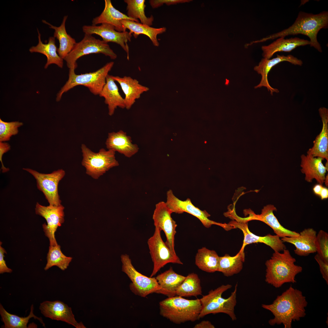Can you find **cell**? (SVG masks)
Listing matches in <instances>:
<instances>
[{"instance_id": "obj_1", "label": "cell", "mask_w": 328, "mask_h": 328, "mask_svg": "<svg viewBox=\"0 0 328 328\" xmlns=\"http://www.w3.org/2000/svg\"><path fill=\"white\" fill-rule=\"evenodd\" d=\"M306 297L301 291L291 286L281 295L277 296L270 304H263L262 307L270 311L274 316L268 321L271 326L283 324L285 328H291L292 321H298L306 315Z\"/></svg>"}, {"instance_id": "obj_2", "label": "cell", "mask_w": 328, "mask_h": 328, "mask_svg": "<svg viewBox=\"0 0 328 328\" xmlns=\"http://www.w3.org/2000/svg\"><path fill=\"white\" fill-rule=\"evenodd\" d=\"M328 27V11H323L316 14L301 11L299 13L293 24L288 28L264 38L257 41V42L280 37H285L289 35L302 34L309 38L310 46L313 47L321 53L322 49L317 41V34L320 29H326Z\"/></svg>"}, {"instance_id": "obj_3", "label": "cell", "mask_w": 328, "mask_h": 328, "mask_svg": "<svg viewBox=\"0 0 328 328\" xmlns=\"http://www.w3.org/2000/svg\"><path fill=\"white\" fill-rule=\"evenodd\" d=\"M296 261L286 249L282 253L274 251L265 263V282L276 288L285 283H296V276L302 272V268L295 264Z\"/></svg>"}, {"instance_id": "obj_4", "label": "cell", "mask_w": 328, "mask_h": 328, "mask_svg": "<svg viewBox=\"0 0 328 328\" xmlns=\"http://www.w3.org/2000/svg\"><path fill=\"white\" fill-rule=\"evenodd\" d=\"M159 306L161 316L178 324L199 320L202 308L200 299L189 300L178 296L161 301Z\"/></svg>"}, {"instance_id": "obj_5", "label": "cell", "mask_w": 328, "mask_h": 328, "mask_svg": "<svg viewBox=\"0 0 328 328\" xmlns=\"http://www.w3.org/2000/svg\"><path fill=\"white\" fill-rule=\"evenodd\" d=\"M237 283L234 290L226 299L223 298L222 295L232 288L231 284L222 285L214 290H211L208 294L203 296L200 299L202 308L199 318H203L209 314L223 313L228 315L232 320H236L234 310L237 304Z\"/></svg>"}, {"instance_id": "obj_6", "label": "cell", "mask_w": 328, "mask_h": 328, "mask_svg": "<svg viewBox=\"0 0 328 328\" xmlns=\"http://www.w3.org/2000/svg\"><path fill=\"white\" fill-rule=\"evenodd\" d=\"M114 64L113 62H110L95 72L79 75L75 73L74 69H70L68 79L57 93L56 101L60 100L64 93L80 85L87 87L94 94L99 95L106 84L107 77Z\"/></svg>"}, {"instance_id": "obj_7", "label": "cell", "mask_w": 328, "mask_h": 328, "mask_svg": "<svg viewBox=\"0 0 328 328\" xmlns=\"http://www.w3.org/2000/svg\"><path fill=\"white\" fill-rule=\"evenodd\" d=\"M81 148V164L85 168L86 173L94 179H98L110 169L119 165L115 158V152L112 150L102 148L95 152L83 144Z\"/></svg>"}, {"instance_id": "obj_8", "label": "cell", "mask_w": 328, "mask_h": 328, "mask_svg": "<svg viewBox=\"0 0 328 328\" xmlns=\"http://www.w3.org/2000/svg\"><path fill=\"white\" fill-rule=\"evenodd\" d=\"M101 53L111 59L117 58V55L110 48L108 43L96 39L92 35L85 34L83 39L76 43L72 50L64 58L70 69L77 67V60L81 57L91 53Z\"/></svg>"}, {"instance_id": "obj_9", "label": "cell", "mask_w": 328, "mask_h": 328, "mask_svg": "<svg viewBox=\"0 0 328 328\" xmlns=\"http://www.w3.org/2000/svg\"><path fill=\"white\" fill-rule=\"evenodd\" d=\"M122 263V271L125 273L132 282L129 285L131 290L134 294L143 297L156 293L159 289V285L155 277H148L138 272L132 264L127 254L121 256Z\"/></svg>"}, {"instance_id": "obj_10", "label": "cell", "mask_w": 328, "mask_h": 328, "mask_svg": "<svg viewBox=\"0 0 328 328\" xmlns=\"http://www.w3.org/2000/svg\"><path fill=\"white\" fill-rule=\"evenodd\" d=\"M161 230L155 226L153 235L147 241L149 253L153 264V267L150 277L155 275L159 271L169 263L182 265L183 262L176 254L170 250L161 237Z\"/></svg>"}, {"instance_id": "obj_11", "label": "cell", "mask_w": 328, "mask_h": 328, "mask_svg": "<svg viewBox=\"0 0 328 328\" xmlns=\"http://www.w3.org/2000/svg\"><path fill=\"white\" fill-rule=\"evenodd\" d=\"M166 205L173 213L181 214L184 212L189 213L197 218L204 227L209 228L213 225L220 226L226 231L234 229L229 224L216 222L208 218L210 215L206 210H202L195 206L192 203L190 199L185 200H180L174 194L173 191L169 190L167 192Z\"/></svg>"}, {"instance_id": "obj_12", "label": "cell", "mask_w": 328, "mask_h": 328, "mask_svg": "<svg viewBox=\"0 0 328 328\" xmlns=\"http://www.w3.org/2000/svg\"><path fill=\"white\" fill-rule=\"evenodd\" d=\"M23 169L31 174L36 179L38 189L43 193L49 205L57 206L61 204L58 185L65 175L64 170L59 169L50 173L44 174L29 168Z\"/></svg>"}, {"instance_id": "obj_13", "label": "cell", "mask_w": 328, "mask_h": 328, "mask_svg": "<svg viewBox=\"0 0 328 328\" xmlns=\"http://www.w3.org/2000/svg\"><path fill=\"white\" fill-rule=\"evenodd\" d=\"M64 207L62 205L54 206L49 205L46 206L37 202L35 208L36 214L41 216L46 220L47 224L42 225L45 235L49 240L50 246L58 244L55 237V233L58 227L64 221Z\"/></svg>"}, {"instance_id": "obj_14", "label": "cell", "mask_w": 328, "mask_h": 328, "mask_svg": "<svg viewBox=\"0 0 328 328\" xmlns=\"http://www.w3.org/2000/svg\"><path fill=\"white\" fill-rule=\"evenodd\" d=\"M276 210V207L272 204L264 206L260 214H256L250 209H245L244 211V213L248 216L245 217H240L239 219L241 221L244 222L253 220L262 221L270 227L276 235L280 238L299 235V233L286 229L281 225L273 213L274 211Z\"/></svg>"}, {"instance_id": "obj_15", "label": "cell", "mask_w": 328, "mask_h": 328, "mask_svg": "<svg viewBox=\"0 0 328 328\" xmlns=\"http://www.w3.org/2000/svg\"><path fill=\"white\" fill-rule=\"evenodd\" d=\"M172 211L166 202H159L155 205L152 216L154 224L163 231L166 237V244L171 251L176 254L174 248L175 236L177 224L172 218Z\"/></svg>"}, {"instance_id": "obj_16", "label": "cell", "mask_w": 328, "mask_h": 328, "mask_svg": "<svg viewBox=\"0 0 328 328\" xmlns=\"http://www.w3.org/2000/svg\"><path fill=\"white\" fill-rule=\"evenodd\" d=\"M82 30L85 34L92 35L95 34L101 37L103 40L108 43L111 42L119 45L127 53V59L129 60V49L127 44L131 41L132 34L129 32H119L112 25L107 23L100 26L84 25Z\"/></svg>"}, {"instance_id": "obj_17", "label": "cell", "mask_w": 328, "mask_h": 328, "mask_svg": "<svg viewBox=\"0 0 328 328\" xmlns=\"http://www.w3.org/2000/svg\"><path fill=\"white\" fill-rule=\"evenodd\" d=\"M39 309L46 317L65 322L76 328H86L82 322L76 320L71 308L61 301H44L40 304Z\"/></svg>"}, {"instance_id": "obj_18", "label": "cell", "mask_w": 328, "mask_h": 328, "mask_svg": "<svg viewBox=\"0 0 328 328\" xmlns=\"http://www.w3.org/2000/svg\"><path fill=\"white\" fill-rule=\"evenodd\" d=\"M228 224L232 226L234 229L238 228L242 232L244 238L241 248H244L248 244L253 243H261L270 247L274 251L280 252L286 249L283 242L277 235L268 234L264 236H260L251 233L248 228V222L231 221Z\"/></svg>"}, {"instance_id": "obj_19", "label": "cell", "mask_w": 328, "mask_h": 328, "mask_svg": "<svg viewBox=\"0 0 328 328\" xmlns=\"http://www.w3.org/2000/svg\"><path fill=\"white\" fill-rule=\"evenodd\" d=\"M287 61L295 65L302 66L303 62L301 60L298 59L291 55L287 56L277 55L275 58L271 59L266 58L262 59L258 65L255 66L254 70L261 76V79L259 84L255 87V89L262 87H266L270 94L273 95L274 92L278 93L279 90L272 87L269 83L268 76L272 68L278 63Z\"/></svg>"}, {"instance_id": "obj_20", "label": "cell", "mask_w": 328, "mask_h": 328, "mask_svg": "<svg viewBox=\"0 0 328 328\" xmlns=\"http://www.w3.org/2000/svg\"><path fill=\"white\" fill-rule=\"evenodd\" d=\"M301 171L305 175V180L311 183L315 179L318 183H324L327 169L323 163L324 159L320 157H314L310 155L301 156Z\"/></svg>"}, {"instance_id": "obj_21", "label": "cell", "mask_w": 328, "mask_h": 328, "mask_svg": "<svg viewBox=\"0 0 328 328\" xmlns=\"http://www.w3.org/2000/svg\"><path fill=\"white\" fill-rule=\"evenodd\" d=\"M316 232L312 228L305 229L297 236L282 238L283 242L293 244L295 253L301 256H306L316 252L315 241Z\"/></svg>"}, {"instance_id": "obj_22", "label": "cell", "mask_w": 328, "mask_h": 328, "mask_svg": "<svg viewBox=\"0 0 328 328\" xmlns=\"http://www.w3.org/2000/svg\"><path fill=\"white\" fill-rule=\"evenodd\" d=\"M105 144L108 150H111L130 158L137 153L138 145L132 143L131 138L122 130L108 133Z\"/></svg>"}, {"instance_id": "obj_23", "label": "cell", "mask_w": 328, "mask_h": 328, "mask_svg": "<svg viewBox=\"0 0 328 328\" xmlns=\"http://www.w3.org/2000/svg\"><path fill=\"white\" fill-rule=\"evenodd\" d=\"M319 112L322 122V128L307 154L314 157L322 158L328 162V109L321 107L319 109Z\"/></svg>"}, {"instance_id": "obj_24", "label": "cell", "mask_w": 328, "mask_h": 328, "mask_svg": "<svg viewBox=\"0 0 328 328\" xmlns=\"http://www.w3.org/2000/svg\"><path fill=\"white\" fill-rule=\"evenodd\" d=\"M111 77L120 84L124 92L125 108L129 110L139 99L141 95L148 91L149 89L140 84L136 79L130 77L125 76L121 77L111 75Z\"/></svg>"}, {"instance_id": "obj_25", "label": "cell", "mask_w": 328, "mask_h": 328, "mask_svg": "<svg viewBox=\"0 0 328 328\" xmlns=\"http://www.w3.org/2000/svg\"><path fill=\"white\" fill-rule=\"evenodd\" d=\"M104 8L103 12L98 16L94 18L92 25H96L99 24L107 23L113 26L115 30L119 32L124 31L120 21L127 19L139 22L138 19H134L116 9L112 5L110 0H104Z\"/></svg>"}, {"instance_id": "obj_26", "label": "cell", "mask_w": 328, "mask_h": 328, "mask_svg": "<svg viewBox=\"0 0 328 328\" xmlns=\"http://www.w3.org/2000/svg\"><path fill=\"white\" fill-rule=\"evenodd\" d=\"M309 40L298 37L285 39L284 37L278 38L270 44L261 47L264 58L270 59L276 53L279 52H289L297 47L310 45Z\"/></svg>"}, {"instance_id": "obj_27", "label": "cell", "mask_w": 328, "mask_h": 328, "mask_svg": "<svg viewBox=\"0 0 328 328\" xmlns=\"http://www.w3.org/2000/svg\"><path fill=\"white\" fill-rule=\"evenodd\" d=\"M186 276L179 274L172 267L159 275L156 277L159 289L156 293L170 297L176 296V291L185 279Z\"/></svg>"}, {"instance_id": "obj_28", "label": "cell", "mask_w": 328, "mask_h": 328, "mask_svg": "<svg viewBox=\"0 0 328 328\" xmlns=\"http://www.w3.org/2000/svg\"><path fill=\"white\" fill-rule=\"evenodd\" d=\"M111 75H108L106 83L99 94L105 99L104 102L108 106V114L113 115L118 107L122 109L125 108L124 98L121 95L118 87Z\"/></svg>"}, {"instance_id": "obj_29", "label": "cell", "mask_w": 328, "mask_h": 328, "mask_svg": "<svg viewBox=\"0 0 328 328\" xmlns=\"http://www.w3.org/2000/svg\"><path fill=\"white\" fill-rule=\"evenodd\" d=\"M38 33V43L36 46H32L29 49L30 52L39 53L45 55L47 58V62L44 66L46 69L48 66L52 64L56 65L59 67L62 68L63 66V59L57 54V49L55 44V38L50 37L48 39V43H43L41 40V34L37 29Z\"/></svg>"}, {"instance_id": "obj_30", "label": "cell", "mask_w": 328, "mask_h": 328, "mask_svg": "<svg viewBox=\"0 0 328 328\" xmlns=\"http://www.w3.org/2000/svg\"><path fill=\"white\" fill-rule=\"evenodd\" d=\"M120 22L125 32L127 29H129V32L135 38L140 34L145 35L149 38L153 45L156 46L159 45L157 38V35L165 32L166 30V27L153 28L146 24L129 20H122Z\"/></svg>"}, {"instance_id": "obj_31", "label": "cell", "mask_w": 328, "mask_h": 328, "mask_svg": "<svg viewBox=\"0 0 328 328\" xmlns=\"http://www.w3.org/2000/svg\"><path fill=\"white\" fill-rule=\"evenodd\" d=\"M68 16H64L61 25L59 27L54 26L46 20L43 23L48 25L50 28L54 30L53 37L59 40V46L57 49L59 55L63 59L70 52L76 42L75 39L68 34L66 31L65 22Z\"/></svg>"}, {"instance_id": "obj_32", "label": "cell", "mask_w": 328, "mask_h": 328, "mask_svg": "<svg viewBox=\"0 0 328 328\" xmlns=\"http://www.w3.org/2000/svg\"><path fill=\"white\" fill-rule=\"evenodd\" d=\"M244 248H241L239 252L233 256L226 254L219 257L217 271L222 272L227 277L239 273L242 269L245 261Z\"/></svg>"}, {"instance_id": "obj_33", "label": "cell", "mask_w": 328, "mask_h": 328, "mask_svg": "<svg viewBox=\"0 0 328 328\" xmlns=\"http://www.w3.org/2000/svg\"><path fill=\"white\" fill-rule=\"evenodd\" d=\"M219 257L215 251L203 247L198 250L195 257V263L201 270L213 273L217 271Z\"/></svg>"}, {"instance_id": "obj_34", "label": "cell", "mask_w": 328, "mask_h": 328, "mask_svg": "<svg viewBox=\"0 0 328 328\" xmlns=\"http://www.w3.org/2000/svg\"><path fill=\"white\" fill-rule=\"evenodd\" d=\"M0 314L4 324L5 328H27V324L29 319L34 318L39 320L45 326V324L41 318L38 317L33 313V306H31V310L29 316L26 317H21L12 314L7 312L2 305L0 304Z\"/></svg>"}, {"instance_id": "obj_35", "label": "cell", "mask_w": 328, "mask_h": 328, "mask_svg": "<svg viewBox=\"0 0 328 328\" xmlns=\"http://www.w3.org/2000/svg\"><path fill=\"white\" fill-rule=\"evenodd\" d=\"M176 296L181 297L197 296L202 295L200 280L194 273L189 274L177 288Z\"/></svg>"}, {"instance_id": "obj_36", "label": "cell", "mask_w": 328, "mask_h": 328, "mask_svg": "<svg viewBox=\"0 0 328 328\" xmlns=\"http://www.w3.org/2000/svg\"><path fill=\"white\" fill-rule=\"evenodd\" d=\"M72 258L65 255L62 252L60 246H50L47 256V263L44 269L47 270L53 266H56L64 271L67 269Z\"/></svg>"}, {"instance_id": "obj_37", "label": "cell", "mask_w": 328, "mask_h": 328, "mask_svg": "<svg viewBox=\"0 0 328 328\" xmlns=\"http://www.w3.org/2000/svg\"><path fill=\"white\" fill-rule=\"evenodd\" d=\"M127 4V16L130 18L140 20L141 23L151 26L153 24L152 15L147 17L145 12L146 5L145 0H125Z\"/></svg>"}, {"instance_id": "obj_38", "label": "cell", "mask_w": 328, "mask_h": 328, "mask_svg": "<svg viewBox=\"0 0 328 328\" xmlns=\"http://www.w3.org/2000/svg\"><path fill=\"white\" fill-rule=\"evenodd\" d=\"M19 121L5 122L0 119V142L9 141L13 135L17 134L19 128L23 125Z\"/></svg>"}, {"instance_id": "obj_39", "label": "cell", "mask_w": 328, "mask_h": 328, "mask_svg": "<svg viewBox=\"0 0 328 328\" xmlns=\"http://www.w3.org/2000/svg\"><path fill=\"white\" fill-rule=\"evenodd\" d=\"M315 245L316 252L324 261L328 262V234L320 230L316 234Z\"/></svg>"}, {"instance_id": "obj_40", "label": "cell", "mask_w": 328, "mask_h": 328, "mask_svg": "<svg viewBox=\"0 0 328 328\" xmlns=\"http://www.w3.org/2000/svg\"><path fill=\"white\" fill-rule=\"evenodd\" d=\"M191 1V0H149V2L152 7L155 9L162 6L164 4L169 5Z\"/></svg>"}, {"instance_id": "obj_41", "label": "cell", "mask_w": 328, "mask_h": 328, "mask_svg": "<svg viewBox=\"0 0 328 328\" xmlns=\"http://www.w3.org/2000/svg\"><path fill=\"white\" fill-rule=\"evenodd\" d=\"M314 258L318 263L322 277L328 284V262L324 261L317 254Z\"/></svg>"}, {"instance_id": "obj_42", "label": "cell", "mask_w": 328, "mask_h": 328, "mask_svg": "<svg viewBox=\"0 0 328 328\" xmlns=\"http://www.w3.org/2000/svg\"><path fill=\"white\" fill-rule=\"evenodd\" d=\"M2 243L0 242V273H11L12 270L9 268L7 266L5 261L4 260V254L6 253L5 250L2 247Z\"/></svg>"}, {"instance_id": "obj_43", "label": "cell", "mask_w": 328, "mask_h": 328, "mask_svg": "<svg viewBox=\"0 0 328 328\" xmlns=\"http://www.w3.org/2000/svg\"><path fill=\"white\" fill-rule=\"evenodd\" d=\"M10 149L11 146L9 143L4 142H0V161L2 164L1 169L3 173L6 172L9 170V168H6L4 166L2 161V158L4 154Z\"/></svg>"}, {"instance_id": "obj_44", "label": "cell", "mask_w": 328, "mask_h": 328, "mask_svg": "<svg viewBox=\"0 0 328 328\" xmlns=\"http://www.w3.org/2000/svg\"><path fill=\"white\" fill-rule=\"evenodd\" d=\"M215 326L209 321L203 320L194 326V328H214Z\"/></svg>"}, {"instance_id": "obj_45", "label": "cell", "mask_w": 328, "mask_h": 328, "mask_svg": "<svg viewBox=\"0 0 328 328\" xmlns=\"http://www.w3.org/2000/svg\"><path fill=\"white\" fill-rule=\"evenodd\" d=\"M319 196L322 200L327 199L328 198V188L323 186Z\"/></svg>"}, {"instance_id": "obj_46", "label": "cell", "mask_w": 328, "mask_h": 328, "mask_svg": "<svg viewBox=\"0 0 328 328\" xmlns=\"http://www.w3.org/2000/svg\"><path fill=\"white\" fill-rule=\"evenodd\" d=\"M323 186L322 185L319 183L315 185L313 189L314 193L319 196Z\"/></svg>"}, {"instance_id": "obj_47", "label": "cell", "mask_w": 328, "mask_h": 328, "mask_svg": "<svg viewBox=\"0 0 328 328\" xmlns=\"http://www.w3.org/2000/svg\"><path fill=\"white\" fill-rule=\"evenodd\" d=\"M324 183H325L326 186H328V175H327L326 176V178H325V179Z\"/></svg>"}]
</instances>
